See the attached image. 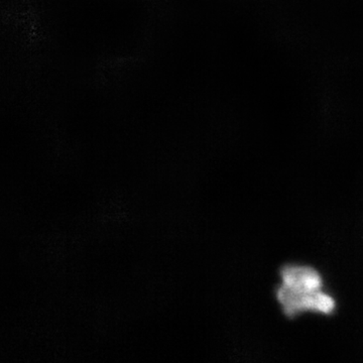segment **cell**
I'll return each instance as SVG.
<instances>
[{
    "instance_id": "1",
    "label": "cell",
    "mask_w": 363,
    "mask_h": 363,
    "mask_svg": "<svg viewBox=\"0 0 363 363\" xmlns=\"http://www.w3.org/2000/svg\"><path fill=\"white\" fill-rule=\"evenodd\" d=\"M281 279L277 298L286 317L304 313L331 315L335 311V300L325 292L323 278L314 267L289 264L281 269Z\"/></svg>"
}]
</instances>
